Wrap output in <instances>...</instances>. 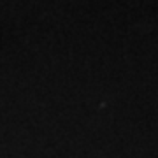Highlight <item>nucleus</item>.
Returning a JSON list of instances; mask_svg holds the SVG:
<instances>
[]
</instances>
